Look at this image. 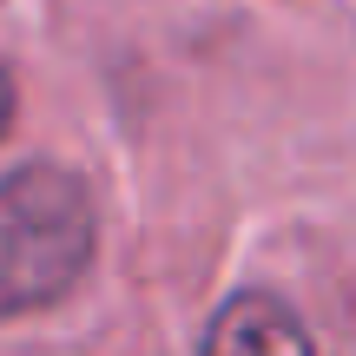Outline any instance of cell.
<instances>
[{"instance_id":"3957f363","label":"cell","mask_w":356,"mask_h":356,"mask_svg":"<svg viewBox=\"0 0 356 356\" xmlns=\"http://www.w3.org/2000/svg\"><path fill=\"white\" fill-rule=\"evenodd\" d=\"M7 126H13V79L0 73V132H7Z\"/></svg>"},{"instance_id":"7a4b0ae2","label":"cell","mask_w":356,"mask_h":356,"mask_svg":"<svg viewBox=\"0 0 356 356\" xmlns=\"http://www.w3.org/2000/svg\"><path fill=\"white\" fill-rule=\"evenodd\" d=\"M198 356H310V337H304V323H297L277 297L244 291V297H231V304L211 317Z\"/></svg>"},{"instance_id":"6da1fadb","label":"cell","mask_w":356,"mask_h":356,"mask_svg":"<svg viewBox=\"0 0 356 356\" xmlns=\"http://www.w3.org/2000/svg\"><path fill=\"white\" fill-rule=\"evenodd\" d=\"M92 257V198L66 165L0 178V317L60 304Z\"/></svg>"}]
</instances>
